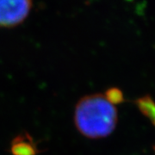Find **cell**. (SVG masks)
Segmentation results:
<instances>
[{"label": "cell", "instance_id": "2", "mask_svg": "<svg viewBox=\"0 0 155 155\" xmlns=\"http://www.w3.org/2000/svg\"><path fill=\"white\" fill-rule=\"evenodd\" d=\"M33 3L28 0H0V28H13L28 17Z\"/></svg>", "mask_w": 155, "mask_h": 155}, {"label": "cell", "instance_id": "5", "mask_svg": "<svg viewBox=\"0 0 155 155\" xmlns=\"http://www.w3.org/2000/svg\"><path fill=\"white\" fill-rule=\"evenodd\" d=\"M105 97L109 102H110L112 104L116 105L118 104H121L123 101V95L122 91L118 88H110L104 93Z\"/></svg>", "mask_w": 155, "mask_h": 155}, {"label": "cell", "instance_id": "4", "mask_svg": "<svg viewBox=\"0 0 155 155\" xmlns=\"http://www.w3.org/2000/svg\"><path fill=\"white\" fill-rule=\"evenodd\" d=\"M137 105L140 111L147 116L155 125V103L149 97H144L137 100Z\"/></svg>", "mask_w": 155, "mask_h": 155}, {"label": "cell", "instance_id": "1", "mask_svg": "<svg viewBox=\"0 0 155 155\" xmlns=\"http://www.w3.org/2000/svg\"><path fill=\"white\" fill-rule=\"evenodd\" d=\"M73 121L78 131L84 137L105 138L116 128L117 109L104 94L86 95L75 106Z\"/></svg>", "mask_w": 155, "mask_h": 155}, {"label": "cell", "instance_id": "3", "mask_svg": "<svg viewBox=\"0 0 155 155\" xmlns=\"http://www.w3.org/2000/svg\"><path fill=\"white\" fill-rule=\"evenodd\" d=\"M10 152L11 155H38L41 151L33 137L27 132H23L11 140Z\"/></svg>", "mask_w": 155, "mask_h": 155}]
</instances>
